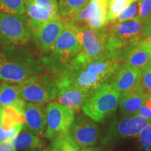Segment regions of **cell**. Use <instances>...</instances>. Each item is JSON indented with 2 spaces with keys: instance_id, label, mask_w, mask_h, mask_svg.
Wrapping results in <instances>:
<instances>
[{
  "instance_id": "6da1fadb",
  "label": "cell",
  "mask_w": 151,
  "mask_h": 151,
  "mask_svg": "<svg viewBox=\"0 0 151 151\" xmlns=\"http://www.w3.org/2000/svg\"><path fill=\"white\" fill-rule=\"evenodd\" d=\"M116 59L90 60L79 52L65 67L52 73L56 88L72 86L94 92L113 78L120 67Z\"/></svg>"
},
{
  "instance_id": "7a4b0ae2",
  "label": "cell",
  "mask_w": 151,
  "mask_h": 151,
  "mask_svg": "<svg viewBox=\"0 0 151 151\" xmlns=\"http://www.w3.org/2000/svg\"><path fill=\"white\" fill-rule=\"evenodd\" d=\"M43 67L39 60L27 49L20 46L0 47V80L10 83L22 82L40 74Z\"/></svg>"
},
{
  "instance_id": "3957f363",
  "label": "cell",
  "mask_w": 151,
  "mask_h": 151,
  "mask_svg": "<svg viewBox=\"0 0 151 151\" xmlns=\"http://www.w3.org/2000/svg\"><path fill=\"white\" fill-rule=\"evenodd\" d=\"M80 50L74 26L65 23L62 32L52 47L51 55L49 58L43 59V64L53 73L65 67Z\"/></svg>"
},
{
  "instance_id": "277c9868",
  "label": "cell",
  "mask_w": 151,
  "mask_h": 151,
  "mask_svg": "<svg viewBox=\"0 0 151 151\" xmlns=\"http://www.w3.org/2000/svg\"><path fill=\"white\" fill-rule=\"evenodd\" d=\"M120 92L111 83H105L99 87L82 106L86 115L95 122L103 120L116 111Z\"/></svg>"
},
{
  "instance_id": "5b68a950",
  "label": "cell",
  "mask_w": 151,
  "mask_h": 151,
  "mask_svg": "<svg viewBox=\"0 0 151 151\" xmlns=\"http://www.w3.org/2000/svg\"><path fill=\"white\" fill-rule=\"evenodd\" d=\"M74 27L80 44V52L87 58L90 60L116 59L109 48L106 26L100 29H92L88 25Z\"/></svg>"
},
{
  "instance_id": "8992f818",
  "label": "cell",
  "mask_w": 151,
  "mask_h": 151,
  "mask_svg": "<svg viewBox=\"0 0 151 151\" xmlns=\"http://www.w3.org/2000/svg\"><path fill=\"white\" fill-rule=\"evenodd\" d=\"M31 40L28 17L0 11V46H24Z\"/></svg>"
},
{
  "instance_id": "52a82bcc",
  "label": "cell",
  "mask_w": 151,
  "mask_h": 151,
  "mask_svg": "<svg viewBox=\"0 0 151 151\" xmlns=\"http://www.w3.org/2000/svg\"><path fill=\"white\" fill-rule=\"evenodd\" d=\"M143 24V22L137 16L126 21L112 22L109 27L106 25L109 48L116 59L119 50L132 43L139 42Z\"/></svg>"
},
{
  "instance_id": "ba28073f",
  "label": "cell",
  "mask_w": 151,
  "mask_h": 151,
  "mask_svg": "<svg viewBox=\"0 0 151 151\" xmlns=\"http://www.w3.org/2000/svg\"><path fill=\"white\" fill-rule=\"evenodd\" d=\"M21 96L25 101L44 104L55 99L56 86L48 75H36L18 84Z\"/></svg>"
},
{
  "instance_id": "9c48e42d",
  "label": "cell",
  "mask_w": 151,
  "mask_h": 151,
  "mask_svg": "<svg viewBox=\"0 0 151 151\" xmlns=\"http://www.w3.org/2000/svg\"><path fill=\"white\" fill-rule=\"evenodd\" d=\"M46 127L43 137L50 140L69 131L74 120V111L60 103L52 102L47 106Z\"/></svg>"
},
{
  "instance_id": "30bf717a",
  "label": "cell",
  "mask_w": 151,
  "mask_h": 151,
  "mask_svg": "<svg viewBox=\"0 0 151 151\" xmlns=\"http://www.w3.org/2000/svg\"><path fill=\"white\" fill-rule=\"evenodd\" d=\"M28 23L31 31V39L44 53L51 52L55 43L65 26L62 19L46 22L37 21L28 18Z\"/></svg>"
},
{
  "instance_id": "8fae6325",
  "label": "cell",
  "mask_w": 151,
  "mask_h": 151,
  "mask_svg": "<svg viewBox=\"0 0 151 151\" xmlns=\"http://www.w3.org/2000/svg\"><path fill=\"white\" fill-rule=\"evenodd\" d=\"M151 120L139 115L125 116L119 120H115L111 124L109 132L103 139V143L118 140L128 137H137Z\"/></svg>"
},
{
  "instance_id": "7c38bea8",
  "label": "cell",
  "mask_w": 151,
  "mask_h": 151,
  "mask_svg": "<svg viewBox=\"0 0 151 151\" xmlns=\"http://www.w3.org/2000/svg\"><path fill=\"white\" fill-rule=\"evenodd\" d=\"M69 132L73 141L81 148L95 145L99 137L97 126L83 115H78L73 120Z\"/></svg>"
},
{
  "instance_id": "4fadbf2b",
  "label": "cell",
  "mask_w": 151,
  "mask_h": 151,
  "mask_svg": "<svg viewBox=\"0 0 151 151\" xmlns=\"http://www.w3.org/2000/svg\"><path fill=\"white\" fill-rule=\"evenodd\" d=\"M116 60L141 69L151 62V53L139 42L134 43L120 50L116 54Z\"/></svg>"
},
{
  "instance_id": "5bb4252c",
  "label": "cell",
  "mask_w": 151,
  "mask_h": 151,
  "mask_svg": "<svg viewBox=\"0 0 151 151\" xmlns=\"http://www.w3.org/2000/svg\"><path fill=\"white\" fill-rule=\"evenodd\" d=\"M24 118V127L36 134L43 136L46 127V113L43 104L32 102L26 104Z\"/></svg>"
},
{
  "instance_id": "9a60e30c",
  "label": "cell",
  "mask_w": 151,
  "mask_h": 151,
  "mask_svg": "<svg viewBox=\"0 0 151 151\" xmlns=\"http://www.w3.org/2000/svg\"><path fill=\"white\" fill-rule=\"evenodd\" d=\"M57 100L62 105L71 109L78 110L90 97L93 92L72 86H62L57 88Z\"/></svg>"
},
{
  "instance_id": "2e32d148",
  "label": "cell",
  "mask_w": 151,
  "mask_h": 151,
  "mask_svg": "<svg viewBox=\"0 0 151 151\" xmlns=\"http://www.w3.org/2000/svg\"><path fill=\"white\" fill-rule=\"evenodd\" d=\"M140 73V69L124 64L115 73L111 84L120 93L128 91L139 86Z\"/></svg>"
},
{
  "instance_id": "e0dca14e",
  "label": "cell",
  "mask_w": 151,
  "mask_h": 151,
  "mask_svg": "<svg viewBox=\"0 0 151 151\" xmlns=\"http://www.w3.org/2000/svg\"><path fill=\"white\" fill-rule=\"evenodd\" d=\"M147 97L138 86L133 89L120 93L119 105L122 114L125 116L137 115Z\"/></svg>"
},
{
  "instance_id": "ac0fdd59",
  "label": "cell",
  "mask_w": 151,
  "mask_h": 151,
  "mask_svg": "<svg viewBox=\"0 0 151 151\" xmlns=\"http://www.w3.org/2000/svg\"><path fill=\"white\" fill-rule=\"evenodd\" d=\"M25 105L18 85L5 83L0 86V106L1 108L13 107L24 113Z\"/></svg>"
},
{
  "instance_id": "d6986e66",
  "label": "cell",
  "mask_w": 151,
  "mask_h": 151,
  "mask_svg": "<svg viewBox=\"0 0 151 151\" xmlns=\"http://www.w3.org/2000/svg\"><path fill=\"white\" fill-rule=\"evenodd\" d=\"M11 142L16 151H38L43 147L41 136L33 133L24 126Z\"/></svg>"
},
{
  "instance_id": "ffe728a7",
  "label": "cell",
  "mask_w": 151,
  "mask_h": 151,
  "mask_svg": "<svg viewBox=\"0 0 151 151\" xmlns=\"http://www.w3.org/2000/svg\"><path fill=\"white\" fill-rule=\"evenodd\" d=\"M89 0H60L58 3L62 20H65L82 10Z\"/></svg>"
},
{
  "instance_id": "44dd1931",
  "label": "cell",
  "mask_w": 151,
  "mask_h": 151,
  "mask_svg": "<svg viewBox=\"0 0 151 151\" xmlns=\"http://www.w3.org/2000/svg\"><path fill=\"white\" fill-rule=\"evenodd\" d=\"M48 148L50 151H81L69 132L58 136Z\"/></svg>"
},
{
  "instance_id": "7402d4cb",
  "label": "cell",
  "mask_w": 151,
  "mask_h": 151,
  "mask_svg": "<svg viewBox=\"0 0 151 151\" xmlns=\"http://www.w3.org/2000/svg\"><path fill=\"white\" fill-rule=\"evenodd\" d=\"M24 6H25V14H27V16L29 19L41 22L56 20L46 9L36 4L33 2L32 0H24Z\"/></svg>"
},
{
  "instance_id": "603a6c76",
  "label": "cell",
  "mask_w": 151,
  "mask_h": 151,
  "mask_svg": "<svg viewBox=\"0 0 151 151\" xmlns=\"http://www.w3.org/2000/svg\"><path fill=\"white\" fill-rule=\"evenodd\" d=\"M24 113H22L13 107H6L4 109L1 128L9 129L18 124H24Z\"/></svg>"
},
{
  "instance_id": "cb8c5ba5",
  "label": "cell",
  "mask_w": 151,
  "mask_h": 151,
  "mask_svg": "<svg viewBox=\"0 0 151 151\" xmlns=\"http://www.w3.org/2000/svg\"><path fill=\"white\" fill-rule=\"evenodd\" d=\"M0 11L13 15H24L25 6L24 0H0Z\"/></svg>"
},
{
  "instance_id": "d4e9b609",
  "label": "cell",
  "mask_w": 151,
  "mask_h": 151,
  "mask_svg": "<svg viewBox=\"0 0 151 151\" xmlns=\"http://www.w3.org/2000/svg\"><path fill=\"white\" fill-rule=\"evenodd\" d=\"M135 0H111L109 3L108 19L109 23L116 21L118 13L126 6L134 2Z\"/></svg>"
},
{
  "instance_id": "484cf974",
  "label": "cell",
  "mask_w": 151,
  "mask_h": 151,
  "mask_svg": "<svg viewBox=\"0 0 151 151\" xmlns=\"http://www.w3.org/2000/svg\"><path fill=\"white\" fill-rule=\"evenodd\" d=\"M139 86L147 98L151 96V62L141 70Z\"/></svg>"
},
{
  "instance_id": "4316f807",
  "label": "cell",
  "mask_w": 151,
  "mask_h": 151,
  "mask_svg": "<svg viewBox=\"0 0 151 151\" xmlns=\"http://www.w3.org/2000/svg\"><path fill=\"white\" fill-rule=\"evenodd\" d=\"M138 11H139V4L138 1H137L122 9L118 13L115 22H123L134 18L138 16Z\"/></svg>"
},
{
  "instance_id": "83f0119b",
  "label": "cell",
  "mask_w": 151,
  "mask_h": 151,
  "mask_svg": "<svg viewBox=\"0 0 151 151\" xmlns=\"http://www.w3.org/2000/svg\"><path fill=\"white\" fill-rule=\"evenodd\" d=\"M36 4L48 11L55 19H62L57 0H32Z\"/></svg>"
},
{
  "instance_id": "f1b7e54d",
  "label": "cell",
  "mask_w": 151,
  "mask_h": 151,
  "mask_svg": "<svg viewBox=\"0 0 151 151\" xmlns=\"http://www.w3.org/2000/svg\"><path fill=\"white\" fill-rule=\"evenodd\" d=\"M139 42L151 53V18L143 23Z\"/></svg>"
},
{
  "instance_id": "f546056e",
  "label": "cell",
  "mask_w": 151,
  "mask_h": 151,
  "mask_svg": "<svg viewBox=\"0 0 151 151\" xmlns=\"http://www.w3.org/2000/svg\"><path fill=\"white\" fill-rule=\"evenodd\" d=\"M137 137L141 149L144 151H151V122L141 130Z\"/></svg>"
},
{
  "instance_id": "4dcf8cb0",
  "label": "cell",
  "mask_w": 151,
  "mask_h": 151,
  "mask_svg": "<svg viewBox=\"0 0 151 151\" xmlns=\"http://www.w3.org/2000/svg\"><path fill=\"white\" fill-rule=\"evenodd\" d=\"M139 11L138 17L144 23L151 18V0H138Z\"/></svg>"
},
{
  "instance_id": "1f68e13d",
  "label": "cell",
  "mask_w": 151,
  "mask_h": 151,
  "mask_svg": "<svg viewBox=\"0 0 151 151\" xmlns=\"http://www.w3.org/2000/svg\"><path fill=\"white\" fill-rule=\"evenodd\" d=\"M23 124H18L9 129H4L0 127V143L6 141H11L21 131Z\"/></svg>"
},
{
  "instance_id": "d6a6232c",
  "label": "cell",
  "mask_w": 151,
  "mask_h": 151,
  "mask_svg": "<svg viewBox=\"0 0 151 151\" xmlns=\"http://www.w3.org/2000/svg\"><path fill=\"white\" fill-rule=\"evenodd\" d=\"M137 115L144 117L151 120V98H147L144 104L141 107L139 111L137 112Z\"/></svg>"
},
{
  "instance_id": "836d02e7",
  "label": "cell",
  "mask_w": 151,
  "mask_h": 151,
  "mask_svg": "<svg viewBox=\"0 0 151 151\" xmlns=\"http://www.w3.org/2000/svg\"><path fill=\"white\" fill-rule=\"evenodd\" d=\"M0 151H16L11 141H6L0 143Z\"/></svg>"
},
{
  "instance_id": "e575fe53",
  "label": "cell",
  "mask_w": 151,
  "mask_h": 151,
  "mask_svg": "<svg viewBox=\"0 0 151 151\" xmlns=\"http://www.w3.org/2000/svg\"><path fill=\"white\" fill-rule=\"evenodd\" d=\"M81 151H101L99 149L94 148H89V147H87V148H83Z\"/></svg>"
},
{
  "instance_id": "d590c367",
  "label": "cell",
  "mask_w": 151,
  "mask_h": 151,
  "mask_svg": "<svg viewBox=\"0 0 151 151\" xmlns=\"http://www.w3.org/2000/svg\"><path fill=\"white\" fill-rule=\"evenodd\" d=\"M4 109L0 106V127H1V122H2V116H3Z\"/></svg>"
},
{
  "instance_id": "8d00e7d4",
  "label": "cell",
  "mask_w": 151,
  "mask_h": 151,
  "mask_svg": "<svg viewBox=\"0 0 151 151\" xmlns=\"http://www.w3.org/2000/svg\"><path fill=\"white\" fill-rule=\"evenodd\" d=\"M38 151H50V150H49V148H46V149H41V150H39Z\"/></svg>"
},
{
  "instance_id": "74e56055",
  "label": "cell",
  "mask_w": 151,
  "mask_h": 151,
  "mask_svg": "<svg viewBox=\"0 0 151 151\" xmlns=\"http://www.w3.org/2000/svg\"><path fill=\"white\" fill-rule=\"evenodd\" d=\"M101 1V0H89V1Z\"/></svg>"
},
{
  "instance_id": "f35d334b",
  "label": "cell",
  "mask_w": 151,
  "mask_h": 151,
  "mask_svg": "<svg viewBox=\"0 0 151 151\" xmlns=\"http://www.w3.org/2000/svg\"><path fill=\"white\" fill-rule=\"evenodd\" d=\"M107 1H109H109H111V0H107Z\"/></svg>"
},
{
  "instance_id": "ab89813d",
  "label": "cell",
  "mask_w": 151,
  "mask_h": 151,
  "mask_svg": "<svg viewBox=\"0 0 151 151\" xmlns=\"http://www.w3.org/2000/svg\"><path fill=\"white\" fill-rule=\"evenodd\" d=\"M135 1H138V0H135Z\"/></svg>"
},
{
  "instance_id": "60d3db41",
  "label": "cell",
  "mask_w": 151,
  "mask_h": 151,
  "mask_svg": "<svg viewBox=\"0 0 151 151\" xmlns=\"http://www.w3.org/2000/svg\"><path fill=\"white\" fill-rule=\"evenodd\" d=\"M150 98H151V96H150Z\"/></svg>"
},
{
  "instance_id": "b9f144b4",
  "label": "cell",
  "mask_w": 151,
  "mask_h": 151,
  "mask_svg": "<svg viewBox=\"0 0 151 151\" xmlns=\"http://www.w3.org/2000/svg\"></svg>"
}]
</instances>
